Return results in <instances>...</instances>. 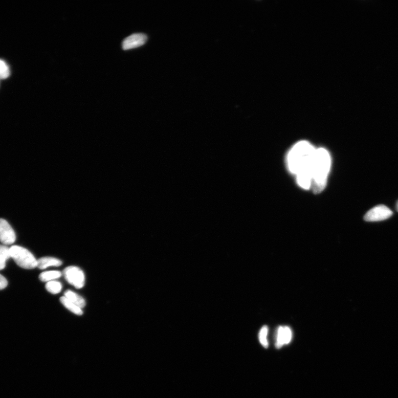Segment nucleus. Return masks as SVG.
Instances as JSON below:
<instances>
[{"label": "nucleus", "mask_w": 398, "mask_h": 398, "mask_svg": "<svg viewBox=\"0 0 398 398\" xmlns=\"http://www.w3.org/2000/svg\"><path fill=\"white\" fill-rule=\"evenodd\" d=\"M331 166L330 153L323 148L316 149L312 164V187L315 194L321 193L325 188Z\"/></svg>", "instance_id": "obj_1"}, {"label": "nucleus", "mask_w": 398, "mask_h": 398, "mask_svg": "<svg viewBox=\"0 0 398 398\" xmlns=\"http://www.w3.org/2000/svg\"><path fill=\"white\" fill-rule=\"evenodd\" d=\"M316 149L311 143L302 141L296 144L287 156L288 169L294 174L311 168Z\"/></svg>", "instance_id": "obj_2"}, {"label": "nucleus", "mask_w": 398, "mask_h": 398, "mask_svg": "<svg viewBox=\"0 0 398 398\" xmlns=\"http://www.w3.org/2000/svg\"><path fill=\"white\" fill-rule=\"evenodd\" d=\"M11 258L16 264L24 269H34L37 267V260L28 250L18 246H12L10 249Z\"/></svg>", "instance_id": "obj_3"}, {"label": "nucleus", "mask_w": 398, "mask_h": 398, "mask_svg": "<svg viewBox=\"0 0 398 398\" xmlns=\"http://www.w3.org/2000/svg\"><path fill=\"white\" fill-rule=\"evenodd\" d=\"M64 276L69 283L78 289H80L85 285V274L83 271L77 267L70 266L66 268L64 271Z\"/></svg>", "instance_id": "obj_4"}, {"label": "nucleus", "mask_w": 398, "mask_h": 398, "mask_svg": "<svg viewBox=\"0 0 398 398\" xmlns=\"http://www.w3.org/2000/svg\"><path fill=\"white\" fill-rule=\"evenodd\" d=\"M393 212L386 206L380 205L368 211L364 217L368 222L386 220L393 215Z\"/></svg>", "instance_id": "obj_5"}, {"label": "nucleus", "mask_w": 398, "mask_h": 398, "mask_svg": "<svg viewBox=\"0 0 398 398\" xmlns=\"http://www.w3.org/2000/svg\"><path fill=\"white\" fill-rule=\"evenodd\" d=\"M16 241V234L10 225L5 219L0 218V242L12 245Z\"/></svg>", "instance_id": "obj_6"}, {"label": "nucleus", "mask_w": 398, "mask_h": 398, "mask_svg": "<svg viewBox=\"0 0 398 398\" xmlns=\"http://www.w3.org/2000/svg\"><path fill=\"white\" fill-rule=\"evenodd\" d=\"M147 36L143 33H135L123 40L122 47L123 50H128L140 47L146 43Z\"/></svg>", "instance_id": "obj_7"}, {"label": "nucleus", "mask_w": 398, "mask_h": 398, "mask_svg": "<svg viewBox=\"0 0 398 398\" xmlns=\"http://www.w3.org/2000/svg\"><path fill=\"white\" fill-rule=\"evenodd\" d=\"M292 339V331L288 326H279L277 331L276 347L280 348L289 344Z\"/></svg>", "instance_id": "obj_8"}, {"label": "nucleus", "mask_w": 398, "mask_h": 398, "mask_svg": "<svg viewBox=\"0 0 398 398\" xmlns=\"http://www.w3.org/2000/svg\"><path fill=\"white\" fill-rule=\"evenodd\" d=\"M37 267L44 270L49 267H58L62 264L60 260L53 257H43L37 260Z\"/></svg>", "instance_id": "obj_9"}, {"label": "nucleus", "mask_w": 398, "mask_h": 398, "mask_svg": "<svg viewBox=\"0 0 398 398\" xmlns=\"http://www.w3.org/2000/svg\"><path fill=\"white\" fill-rule=\"evenodd\" d=\"M64 297L81 308H83L86 305L85 300L73 291H66L64 293Z\"/></svg>", "instance_id": "obj_10"}, {"label": "nucleus", "mask_w": 398, "mask_h": 398, "mask_svg": "<svg viewBox=\"0 0 398 398\" xmlns=\"http://www.w3.org/2000/svg\"><path fill=\"white\" fill-rule=\"evenodd\" d=\"M60 300L61 303L67 308L69 311H70L75 314L78 315H83V312L82 311L81 308L75 305L70 300H68L65 297L60 298Z\"/></svg>", "instance_id": "obj_11"}, {"label": "nucleus", "mask_w": 398, "mask_h": 398, "mask_svg": "<svg viewBox=\"0 0 398 398\" xmlns=\"http://www.w3.org/2000/svg\"><path fill=\"white\" fill-rule=\"evenodd\" d=\"M11 258L10 249L8 247L0 245V270L5 269L6 261Z\"/></svg>", "instance_id": "obj_12"}, {"label": "nucleus", "mask_w": 398, "mask_h": 398, "mask_svg": "<svg viewBox=\"0 0 398 398\" xmlns=\"http://www.w3.org/2000/svg\"><path fill=\"white\" fill-rule=\"evenodd\" d=\"M61 273L59 271H49L41 273L39 279L43 282H50L54 279H58L61 276Z\"/></svg>", "instance_id": "obj_13"}, {"label": "nucleus", "mask_w": 398, "mask_h": 398, "mask_svg": "<svg viewBox=\"0 0 398 398\" xmlns=\"http://www.w3.org/2000/svg\"><path fill=\"white\" fill-rule=\"evenodd\" d=\"M46 288L48 292L53 294H57L62 290V285L57 281L52 280L46 284Z\"/></svg>", "instance_id": "obj_14"}, {"label": "nucleus", "mask_w": 398, "mask_h": 398, "mask_svg": "<svg viewBox=\"0 0 398 398\" xmlns=\"http://www.w3.org/2000/svg\"><path fill=\"white\" fill-rule=\"evenodd\" d=\"M269 333V327L264 326L260 329L259 333V340L260 344L266 348L269 347V341H268L267 336Z\"/></svg>", "instance_id": "obj_15"}, {"label": "nucleus", "mask_w": 398, "mask_h": 398, "mask_svg": "<svg viewBox=\"0 0 398 398\" xmlns=\"http://www.w3.org/2000/svg\"><path fill=\"white\" fill-rule=\"evenodd\" d=\"M10 75L9 66L4 60L0 59V79L8 78Z\"/></svg>", "instance_id": "obj_16"}, {"label": "nucleus", "mask_w": 398, "mask_h": 398, "mask_svg": "<svg viewBox=\"0 0 398 398\" xmlns=\"http://www.w3.org/2000/svg\"><path fill=\"white\" fill-rule=\"evenodd\" d=\"M8 280L0 274V290L5 289V288L8 286Z\"/></svg>", "instance_id": "obj_17"}, {"label": "nucleus", "mask_w": 398, "mask_h": 398, "mask_svg": "<svg viewBox=\"0 0 398 398\" xmlns=\"http://www.w3.org/2000/svg\"><path fill=\"white\" fill-rule=\"evenodd\" d=\"M396 209L397 211H398V201H397V202L396 203Z\"/></svg>", "instance_id": "obj_18"}]
</instances>
